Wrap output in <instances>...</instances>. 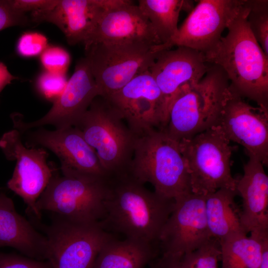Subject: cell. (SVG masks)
<instances>
[{
    "instance_id": "cell-10",
    "label": "cell",
    "mask_w": 268,
    "mask_h": 268,
    "mask_svg": "<svg viewBox=\"0 0 268 268\" xmlns=\"http://www.w3.org/2000/svg\"><path fill=\"white\" fill-rule=\"evenodd\" d=\"M0 148L7 159L16 162L8 188L22 199L27 211L40 219L41 212L37 208L36 202L54 172L47 162L48 152L43 147L24 145L22 134L15 129L3 134Z\"/></svg>"
},
{
    "instance_id": "cell-12",
    "label": "cell",
    "mask_w": 268,
    "mask_h": 268,
    "mask_svg": "<svg viewBox=\"0 0 268 268\" xmlns=\"http://www.w3.org/2000/svg\"><path fill=\"white\" fill-rule=\"evenodd\" d=\"M105 98L119 111L137 137L165 126L163 97L149 70L136 76L118 92Z\"/></svg>"
},
{
    "instance_id": "cell-21",
    "label": "cell",
    "mask_w": 268,
    "mask_h": 268,
    "mask_svg": "<svg viewBox=\"0 0 268 268\" xmlns=\"http://www.w3.org/2000/svg\"><path fill=\"white\" fill-rule=\"evenodd\" d=\"M10 247L27 257L46 260L48 242L45 235L16 210L12 200L0 194V247Z\"/></svg>"
},
{
    "instance_id": "cell-33",
    "label": "cell",
    "mask_w": 268,
    "mask_h": 268,
    "mask_svg": "<svg viewBox=\"0 0 268 268\" xmlns=\"http://www.w3.org/2000/svg\"><path fill=\"white\" fill-rule=\"evenodd\" d=\"M59 0H9L13 8L25 13L47 10L54 7Z\"/></svg>"
},
{
    "instance_id": "cell-18",
    "label": "cell",
    "mask_w": 268,
    "mask_h": 268,
    "mask_svg": "<svg viewBox=\"0 0 268 268\" xmlns=\"http://www.w3.org/2000/svg\"><path fill=\"white\" fill-rule=\"evenodd\" d=\"M142 42L158 45L161 43L149 21L138 5L131 0L102 11L84 47L103 43Z\"/></svg>"
},
{
    "instance_id": "cell-32",
    "label": "cell",
    "mask_w": 268,
    "mask_h": 268,
    "mask_svg": "<svg viewBox=\"0 0 268 268\" xmlns=\"http://www.w3.org/2000/svg\"><path fill=\"white\" fill-rule=\"evenodd\" d=\"M0 268H52L50 263L17 255L0 254Z\"/></svg>"
},
{
    "instance_id": "cell-37",
    "label": "cell",
    "mask_w": 268,
    "mask_h": 268,
    "mask_svg": "<svg viewBox=\"0 0 268 268\" xmlns=\"http://www.w3.org/2000/svg\"><path fill=\"white\" fill-rule=\"evenodd\" d=\"M153 268H158V265L157 263L154 265Z\"/></svg>"
},
{
    "instance_id": "cell-27",
    "label": "cell",
    "mask_w": 268,
    "mask_h": 268,
    "mask_svg": "<svg viewBox=\"0 0 268 268\" xmlns=\"http://www.w3.org/2000/svg\"><path fill=\"white\" fill-rule=\"evenodd\" d=\"M220 259L219 241L212 238L195 251L185 254L181 259L182 268H218Z\"/></svg>"
},
{
    "instance_id": "cell-30",
    "label": "cell",
    "mask_w": 268,
    "mask_h": 268,
    "mask_svg": "<svg viewBox=\"0 0 268 268\" xmlns=\"http://www.w3.org/2000/svg\"><path fill=\"white\" fill-rule=\"evenodd\" d=\"M47 38L37 32H29L22 35L18 40L16 49L19 55L31 57L41 54L47 47Z\"/></svg>"
},
{
    "instance_id": "cell-26",
    "label": "cell",
    "mask_w": 268,
    "mask_h": 268,
    "mask_svg": "<svg viewBox=\"0 0 268 268\" xmlns=\"http://www.w3.org/2000/svg\"><path fill=\"white\" fill-rule=\"evenodd\" d=\"M247 3L248 24L253 35L268 57V1L247 0Z\"/></svg>"
},
{
    "instance_id": "cell-28",
    "label": "cell",
    "mask_w": 268,
    "mask_h": 268,
    "mask_svg": "<svg viewBox=\"0 0 268 268\" xmlns=\"http://www.w3.org/2000/svg\"><path fill=\"white\" fill-rule=\"evenodd\" d=\"M67 81L65 74L46 71L39 76L37 88L45 99L54 103L64 91Z\"/></svg>"
},
{
    "instance_id": "cell-1",
    "label": "cell",
    "mask_w": 268,
    "mask_h": 268,
    "mask_svg": "<svg viewBox=\"0 0 268 268\" xmlns=\"http://www.w3.org/2000/svg\"><path fill=\"white\" fill-rule=\"evenodd\" d=\"M109 181L102 227L126 238L153 245L158 242L174 200L149 191L129 173L109 177Z\"/></svg>"
},
{
    "instance_id": "cell-34",
    "label": "cell",
    "mask_w": 268,
    "mask_h": 268,
    "mask_svg": "<svg viewBox=\"0 0 268 268\" xmlns=\"http://www.w3.org/2000/svg\"><path fill=\"white\" fill-rule=\"evenodd\" d=\"M182 257L162 255L157 262L158 268H182Z\"/></svg>"
},
{
    "instance_id": "cell-6",
    "label": "cell",
    "mask_w": 268,
    "mask_h": 268,
    "mask_svg": "<svg viewBox=\"0 0 268 268\" xmlns=\"http://www.w3.org/2000/svg\"><path fill=\"white\" fill-rule=\"evenodd\" d=\"M109 177L55 174L36 202L38 210L48 211L71 221L101 223Z\"/></svg>"
},
{
    "instance_id": "cell-5",
    "label": "cell",
    "mask_w": 268,
    "mask_h": 268,
    "mask_svg": "<svg viewBox=\"0 0 268 268\" xmlns=\"http://www.w3.org/2000/svg\"><path fill=\"white\" fill-rule=\"evenodd\" d=\"M74 127L94 150L109 177L128 173L137 137L106 98L96 97Z\"/></svg>"
},
{
    "instance_id": "cell-23",
    "label": "cell",
    "mask_w": 268,
    "mask_h": 268,
    "mask_svg": "<svg viewBox=\"0 0 268 268\" xmlns=\"http://www.w3.org/2000/svg\"><path fill=\"white\" fill-rule=\"evenodd\" d=\"M154 254L153 244L113 237L100 250L93 268H143Z\"/></svg>"
},
{
    "instance_id": "cell-7",
    "label": "cell",
    "mask_w": 268,
    "mask_h": 268,
    "mask_svg": "<svg viewBox=\"0 0 268 268\" xmlns=\"http://www.w3.org/2000/svg\"><path fill=\"white\" fill-rule=\"evenodd\" d=\"M190 177L192 193L206 196L221 188L236 190L231 157L236 147L218 126L179 141Z\"/></svg>"
},
{
    "instance_id": "cell-31",
    "label": "cell",
    "mask_w": 268,
    "mask_h": 268,
    "mask_svg": "<svg viewBox=\"0 0 268 268\" xmlns=\"http://www.w3.org/2000/svg\"><path fill=\"white\" fill-rule=\"evenodd\" d=\"M31 21L25 13L11 6L9 0H0V31L13 26H25Z\"/></svg>"
},
{
    "instance_id": "cell-9",
    "label": "cell",
    "mask_w": 268,
    "mask_h": 268,
    "mask_svg": "<svg viewBox=\"0 0 268 268\" xmlns=\"http://www.w3.org/2000/svg\"><path fill=\"white\" fill-rule=\"evenodd\" d=\"M43 231L52 268H93L100 250L113 237L100 223L78 222L56 214Z\"/></svg>"
},
{
    "instance_id": "cell-35",
    "label": "cell",
    "mask_w": 268,
    "mask_h": 268,
    "mask_svg": "<svg viewBox=\"0 0 268 268\" xmlns=\"http://www.w3.org/2000/svg\"><path fill=\"white\" fill-rule=\"evenodd\" d=\"M16 78L9 72L6 66L0 62V93L6 85Z\"/></svg>"
},
{
    "instance_id": "cell-19",
    "label": "cell",
    "mask_w": 268,
    "mask_h": 268,
    "mask_svg": "<svg viewBox=\"0 0 268 268\" xmlns=\"http://www.w3.org/2000/svg\"><path fill=\"white\" fill-rule=\"evenodd\" d=\"M244 174L237 179L236 190L242 199L241 221L245 231L268 235V177L263 163L248 154Z\"/></svg>"
},
{
    "instance_id": "cell-24",
    "label": "cell",
    "mask_w": 268,
    "mask_h": 268,
    "mask_svg": "<svg viewBox=\"0 0 268 268\" xmlns=\"http://www.w3.org/2000/svg\"><path fill=\"white\" fill-rule=\"evenodd\" d=\"M268 235L238 233L219 240L221 268H259Z\"/></svg>"
},
{
    "instance_id": "cell-17",
    "label": "cell",
    "mask_w": 268,
    "mask_h": 268,
    "mask_svg": "<svg viewBox=\"0 0 268 268\" xmlns=\"http://www.w3.org/2000/svg\"><path fill=\"white\" fill-rule=\"evenodd\" d=\"M210 66L203 54L189 48L177 47L158 52L149 70L163 97L166 122L175 96L184 87L199 81Z\"/></svg>"
},
{
    "instance_id": "cell-4",
    "label": "cell",
    "mask_w": 268,
    "mask_h": 268,
    "mask_svg": "<svg viewBox=\"0 0 268 268\" xmlns=\"http://www.w3.org/2000/svg\"><path fill=\"white\" fill-rule=\"evenodd\" d=\"M128 173L144 184L150 183L156 194L168 199L192 193L179 142L162 129L136 138Z\"/></svg>"
},
{
    "instance_id": "cell-29",
    "label": "cell",
    "mask_w": 268,
    "mask_h": 268,
    "mask_svg": "<svg viewBox=\"0 0 268 268\" xmlns=\"http://www.w3.org/2000/svg\"><path fill=\"white\" fill-rule=\"evenodd\" d=\"M40 60L46 71L65 74L69 65L70 56L65 49L50 46L41 54Z\"/></svg>"
},
{
    "instance_id": "cell-2",
    "label": "cell",
    "mask_w": 268,
    "mask_h": 268,
    "mask_svg": "<svg viewBox=\"0 0 268 268\" xmlns=\"http://www.w3.org/2000/svg\"><path fill=\"white\" fill-rule=\"evenodd\" d=\"M247 0L227 26V34L204 55L220 67L232 91L268 109V57L253 35L247 21Z\"/></svg>"
},
{
    "instance_id": "cell-14",
    "label": "cell",
    "mask_w": 268,
    "mask_h": 268,
    "mask_svg": "<svg viewBox=\"0 0 268 268\" xmlns=\"http://www.w3.org/2000/svg\"><path fill=\"white\" fill-rule=\"evenodd\" d=\"M100 93L85 58L76 64L74 71L67 81L61 96L53 103L49 111L39 119L25 122L21 115L11 118L14 128L21 134L33 128L50 125L56 129L74 127Z\"/></svg>"
},
{
    "instance_id": "cell-22",
    "label": "cell",
    "mask_w": 268,
    "mask_h": 268,
    "mask_svg": "<svg viewBox=\"0 0 268 268\" xmlns=\"http://www.w3.org/2000/svg\"><path fill=\"white\" fill-rule=\"evenodd\" d=\"M236 190L218 189L205 196V213L211 238L219 241L229 235L247 233L241 221V209L235 201Z\"/></svg>"
},
{
    "instance_id": "cell-13",
    "label": "cell",
    "mask_w": 268,
    "mask_h": 268,
    "mask_svg": "<svg viewBox=\"0 0 268 268\" xmlns=\"http://www.w3.org/2000/svg\"><path fill=\"white\" fill-rule=\"evenodd\" d=\"M211 238L205 217V196L190 193L175 199L158 239L162 255L182 257Z\"/></svg>"
},
{
    "instance_id": "cell-8",
    "label": "cell",
    "mask_w": 268,
    "mask_h": 268,
    "mask_svg": "<svg viewBox=\"0 0 268 268\" xmlns=\"http://www.w3.org/2000/svg\"><path fill=\"white\" fill-rule=\"evenodd\" d=\"M155 46L134 42L99 43L85 47V58L100 96H110L136 76L149 70L158 53Z\"/></svg>"
},
{
    "instance_id": "cell-15",
    "label": "cell",
    "mask_w": 268,
    "mask_h": 268,
    "mask_svg": "<svg viewBox=\"0 0 268 268\" xmlns=\"http://www.w3.org/2000/svg\"><path fill=\"white\" fill-rule=\"evenodd\" d=\"M26 146L46 148L59 159L62 174L109 177L94 150L74 127L50 131L42 127L26 131Z\"/></svg>"
},
{
    "instance_id": "cell-16",
    "label": "cell",
    "mask_w": 268,
    "mask_h": 268,
    "mask_svg": "<svg viewBox=\"0 0 268 268\" xmlns=\"http://www.w3.org/2000/svg\"><path fill=\"white\" fill-rule=\"evenodd\" d=\"M218 125L230 141L243 146L247 155L268 164V109L254 107L232 91Z\"/></svg>"
},
{
    "instance_id": "cell-36",
    "label": "cell",
    "mask_w": 268,
    "mask_h": 268,
    "mask_svg": "<svg viewBox=\"0 0 268 268\" xmlns=\"http://www.w3.org/2000/svg\"><path fill=\"white\" fill-rule=\"evenodd\" d=\"M259 268H268V240L264 244L262 259Z\"/></svg>"
},
{
    "instance_id": "cell-20",
    "label": "cell",
    "mask_w": 268,
    "mask_h": 268,
    "mask_svg": "<svg viewBox=\"0 0 268 268\" xmlns=\"http://www.w3.org/2000/svg\"><path fill=\"white\" fill-rule=\"evenodd\" d=\"M102 3V0H59L52 8L31 12V21L52 23L63 32L69 45L84 44L105 10Z\"/></svg>"
},
{
    "instance_id": "cell-25",
    "label": "cell",
    "mask_w": 268,
    "mask_h": 268,
    "mask_svg": "<svg viewBox=\"0 0 268 268\" xmlns=\"http://www.w3.org/2000/svg\"><path fill=\"white\" fill-rule=\"evenodd\" d=\"M137 5L149 21L161 44L177 32L180 12L194 8L192 1L185 0H139Z\"/></svg>"
},
{
    "instance_id": "cell-11",
    "label": "cell",
    "mask_w": 268,
    "mask_h": 268,
    "mask_svg": "<svg viewBox=\"0 0 268 268\" xmlns=\"http://www.w3.org/2000/svg\"><path fill=\"white\" fill-rule=\"evenodd\" d=\"M244 0H201L176 33L157 51L174 46L189 48L205 55L218 43L223 31L238 13Z\"/></svg>"
},
{
    "instance_id": "cell-3",
    "label": "cell",
    "mask_w": 268,
    "mask_h": 268,
    "mask_svg": "<svg viewBox=\"0 0 268 268\" xmlns=\"http://www.w3.org/2000/svg\"><path fill=\"white\" fill-rule=\"evenodd\" d=\"M232 92L223 69L210 64L199 81L184 87L174 98L162 129L179 142L218 126Z\"/></svg>"
}]
</instances>
